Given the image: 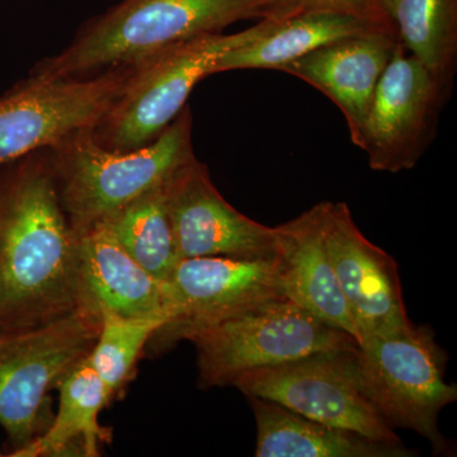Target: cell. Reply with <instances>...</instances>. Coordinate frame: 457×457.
I'll return each instance as SVG.
<instances>
[{
  "label": "cell",
  "instance_id": "15",
  "mask_svg": "<svg viewBox=\"0 0 457 457\" xmlns=\"http://www.w3.org/2000/svg\"><path fill=\"white\" fill-rule=\"evenodd\" d=\"M78 309L102 318H163L164 285L137 263L110 228L99 224L79 240Z\"/></svg>",
  "mask_w": 457,
  "mask_h": 457
},
{
  "label": "cell",
  "instance_id": "22",
  "mask_svg": "<svg viewBox=\"0 0 457 457\" xmlns=\"http://www.w3.org/2000/svg\"><path fill=\"white\" fill-rule=\"evenodd\" d=\"M164 324L163 318H122L110 312L102 315L101 329L88 361L112 399L135 378L137 361L145 352L150 337Z\"/></svg>",
  "mask_w": 457,
  "mask_h": 457
},
{
  "label": "cell",
  "instance_id": "3",
  "mask_svg": "<svg viewBox=\"0 0 457 457\" xmlns=\"http://www.w3.org/2000/svg\"><path fill=\"white\" fill-rule=\"evenodd\" d=\"M255 18V0H121L84 23L74 40L29 74L79 79L129 64L174 42Z\"/></svg>",
  "mask_w": 457,
  "mask_h": 457
},
{
  "label": "cell",
  "instance_id": "21",
  "mask_svg": "<svg viewBox=\"0 0 457 457\" xmlns=\"http://www.w3.org/2000/svg\"><path fill=\"white\" fill-rule=\"evenodd\" d=\"M400 44L436 78L453 87L457 68V0H394Z\"/></svg>",
  "mask_w": 457,
  "mask_h": 457
},
{
  "label": "cell",
  "instance_id": "6",
  "mask_svg": "<svg viewBox=\"0 0 457 457\" xmlns=\"http://www.w3.org/2000/svg\"><path fill=\"white\" fill-rule=\"evenodd\" d=\"M446 353L428 327L369 337L354 363L361 392L392 428L411 429L446 455L450 442L438 428L442 409L457 400L456 384L445 380Z\"/></svg>",
  "mask_w": 457,
  "mask_h": 457
},
{
  "label": "cell",
  "instance_id": "2",
  "mask_svg": "<svg viewBox=\"0 0 457 457\" xmlns=\"http://www.w3.org/2000/svg\"><path fill=\"white\" fill-rule=\"evenodd\" d=\"M192 123L191 108L186 106L158 139L131 152L99 145L92 128L71 132L47 147L60 203L77 237L196 158Z\"/></svg>",
  "mask_w": 457,
  "mask_h": 457
},
{
  "label": "cell",
  "instance_id": "19",
  "mask_svg": "<svg viewBox=\"0 0 457 457\" xmlns=\"http://www.w3.org/2000/svg\"><path fill=\"white\" fill-rule=\"evenodd\" d=\"M59 409L46 432L11 457H97L99 446L111 444L112 428L99 425V411L112 400L88 357L59 386Z\"/></svg>",
  "mask_w": 457,
  "mask_h": 457
},
{
  "label": "cell",
  "instance_id": "9",
  "mask_svg": "<svg viewBox=\"0 0 457 457\" xmlns=\"http://www.w3.org/2000/svg\"><path fill=\"white\" fill-rule=\"evenodd\" d=\"M163 285L167 321L147 342L145 351L153 356L186 341L198 327L285 297L278 255L257 260L186 258Z\"/></svg>",
  "mask_w": 457,
  "mask_h": 457
},
{
  "label": "cell",
  "instance_id": "8",
  "mask_svg": "<svg viewBox=\"0 0 457 457\" xmlns=\"http://www.w3.org/2000/svg\"><path fill=\"white\" fill-rule=\"evenodd\" d=\"M356 351L312 354L252 370L237 376L233 386L245 395L270 400L324 425L371 440L399 444L402 438L361 392Z\"/></svg>",
  "mask_w": 457,
  "mask_h": 457
},
{
  "label": "cell",
  "instance_id": "1",
  "mask_svg": "<svg viewBox=\"0 0 457 457\" xmlns=\"http://www.w3.org/2000/svg\"><path fill=\"white\" fill-rule=\"evenodd\" d=\"M79 240L60 203L47 147L0 164V333L77 311Z\"/></svg>",
  "mask_w": 457,
  "mask_h": 457
},
{
  "label": "cell",
  "instance_id": "14",
  "mask_svg": "<svg viewBox=\"0 0 457 457\" xmlns=\"http://www.w3.org/2000/svg\"><path fill=\"white\" fill-rule=\"evenodd\" d=\"M396 33L374 31L339 38L295 59L278 71L299 78L327 96L345 116L353 145L376 87L399 44Z\"/></svg>",
  "mask_w": 457,
  "mask_h": 457
},
{
  "label": "cell",
  "instance_id": "13",
  "mask_svg": "<svg viewBox=\"0 0 457 457\" xmlns=\"http://www.w3.org/2000/svg\"><path fill=\"white\" fill-rule=\"evenodd\" d=\"M167 206L179 260L278 255V228L252 220L231 206L197 158L168 180Z\"/></svg>",
  "mask_w": 457,
  "mask_h": 457
},
{
  "label": "cell",
  "instance_id": "18",
  "mask_svg": "<svg viewBox=\"0 0 457 457\" xmlns=\"http://www.w3.org/2000/svg\"><path fill=\"white\" fill-rule=\"evenodd\" d=\"M255 29L257 31L251 41L237 45L216 60L212 74L245 69L279 71L293 60L339 38L387 31L356 18L330 13H303L279 20H260Z\"/></svg>",
  "mask_w": 457,
  "mask_h": 457
},
{
  "label": "cell",
  "instance_id": "20",
  "mask_svg": "<svg viewBox=\"0 0 457 457\" xmlns=\"http://www.w3.org/2000/svg\"><path fill=\"white\" fill-rule=\"evenodd\" d=\"M168 180L144 192L102 222L126 252L159 281L170 278L180 261L168 212Z\"/></svg>",
  "mask_w": 457,
  "mask_h": 457
},
{
  "label": "cell",
  "instance_id": "10",
  "mask_svg": "<svg viewBox=\"0 0 457 457\" xmlns=\"http://www.w3.org/2000/svg\"><path fill=\"white\" fill-rule=\"evenodd\" d=\"M132 62L79 79L29 74L0 95V164L50 147L80 129L93 128L120 95Z\"/></svg>",
  "mask_w": 457,
  "mask_h": 457
},
{
  "label": "cell",
  "instance_id": "7",
  "mask_svg": "<svg viewBox=\"0 0 457 457\" xmlns=\"http://www.w3.org/2000/svg\"><path fill=\"white\" fill-rule=\"evenodd\" d=\"M102 318L77 309L45 326L0 333V426L11 453L46 432L50 393L93 350Z\"/></svg>",
  "mask_w": 457,
  "mask_h": 457
},
{
  "label": "cell",
  "instance_id": "11",
  "mask_svg": "<svg viewBox=\"0 0 457 457\" xmlns=\"http://www.w3.org/2000/svg\"><path fill=\"white\" fill-rule=\"evenodd\" d=\"M453 87L398 44L385 69L357 147L372 170H411L431 145Z\"/></svg>",
  "mask_w": 457,
  "mask_h": 457
},
{
  "label": "cell",
  "instance_id": "4",
  "mask_svg": "<svg viewBox=\"0 0 457 457\" xmlns=\"http://www.w3.org/2000/svg\"><path fill=\"white\" fill-rule=\"evenodd\" d=\"M203 389L233 385L237 376L328 353L356 351L359 343L286 297L269 300L192 330Z\"/></svg>",
  "mask_w": 457,
  "mask_h": 457
},
{
  "label": "cell",
  "instance_id": "17",
  "mask_svg": "<svg viewBox=\"0 0 457 457\" xmlns=\"http://www.w3.org/2000/svg\"><path fill=\"white\" fill-rule=\"evenodd\" d=\"M257 426L255 457H411L414 451L300 416L270 400L245 395Z\"/></svg>",
  "mask_w": 457,
  "mask_h": 457
},
{
  "label": "cell",
  "instance_id": "24",
  "mask_svg": "<svg viewBox=\"0 0 457 457\" xmlns=\"http://www.w3.org/2000/svg\"><path fill=\"white\" fill-rule=\"evenodd\" d=\"M0 456H2V453H0Z\"/></svg>",
  "mask_w": 457,
  "mask_h": 457
},
{
  "label": "cell",
  "instance_id": "23",
  "mask_svg": "<svg viewBox=\"0 0 457 457\" xmlns=\"http://www.w3.org/2000/svg\"><path fill=\"white\" fill-rule=\"evenodd\" d=\"M394 0H255V18L279 20L303 13L339 14L396 32L392 9Z\"/></svg>",
  "mask_w": 457,
  "mask_h": 457
},
{
  "label": "cell",
  "instance_id": "12",
  "mask_svg": "<svg viewBox=\"0 0 457 457\" xmlns=\"http://www.w3.org/2000/svg\"><path fill=\"white\" fill-rule=\"evenodd\" d=\"M320 204L328 254L361 342L413 326L395 260L363 236L347 204L326 201Z\"/></svg>",
  "mask_w": 457,
  "mask_h": 457
},
{
  "label": "cell",
  "instance_id": "5",
  "mask_svg": "<svg viewBox=\"0 0 457 457\" xmlns=\"http://www.w3.org/2000/svg\"><path fill=\"white\" fill-rule=\"evenodd\" d=\"M255 31L253 26L234 35L197 36L135 60L128 83L93 126V137L113 152L149 145L187 106L195 87L213 75L216 60L251 41Z\"/></svg>",
  "mask_w": 457,
  "mask_h": 457
},
{
  "label": "cell",
  "instance_id": "16",
  "mask_svg": "<svg viewBox=\"0 0 457 457\" xmlns=\"http://www.w3.org/2000/svg\"><path fill=\"white\" fill-rule=\"evenodd\" d=\"M278 257L286 299L361 343L348 303L337 281L321 228V204L278 225Z\"/></svg>",
  "mask_w": 457,
  "mask_h": 457
}]
</instances>
